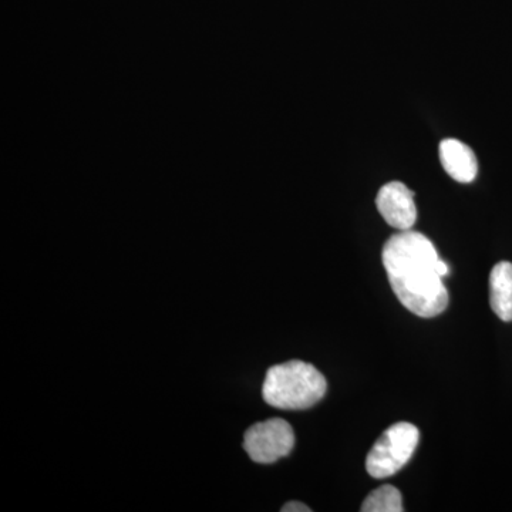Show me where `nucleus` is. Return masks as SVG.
Masks as SVG:
<instances>
[{
  "mask_svg": "<svg viewBox=\"0 0 512 512\" xmlns=\"http://www.w3.org/2000/svg\"><path fill=\"white\" fill-rule=\"evenodd\" d=\"M382 259L404 308L421 318H434L446 311L448 292L443 278L450 268L429 238L412 229L400 231L384 245Z\"/></svg>",
  "mask_w": 512,
  "mask_h": 512,
  "instance_id": "f257e3e1",
  "label": "nucleus"
},
{
  "mask_svg": "<svg viewBox=\"0 0 512 512\" xmlns=\"http://www.w3.org/2000/svg\"><path fill=\"white\" fill-rule=\"evenodd\" d=\"M326 389L325 376L315 366L291 360L266 372L262 396L275 409L306 410L325 397Z\"/></svg>",
  "mask_w": 512,
  "mask_h": 512,
  "instance_id": "f03ea898",
  "label": "nucleus"
},
{
  "mask_svg": "<svg viewBox=\"0 0 512 512\" xmlns=\"http://www.w3.org/2000/svg\"><path fill=\"white\" fill-rule=\"evenodd\" d=\"M419 440V429L413 424H393L370 450L366 460L367 473L377 480L399 473L413 457Z\"/></svg>",
  "mask_w": 512,
  "mask_h": 512,
  "instance_id": "7ed1b4c3",
  "label": "nucleus"
},
{
  "mask_svg": "<svg viewBox=\"0 0 512 512\" xmlns=\"http://www.w3.org/2000/svg\"><path fill=\"white\" fill-rule=\"evenodd\" d=\"M295 433L284 419H269L249 427L244 436V448L252 461L272 464L291 454Z\"/></svg>",
  "mask_w": 512,
  "mask_h": 512,
  "instance_id": "20e7f679",
  "label": "nucleus"
},
{
  "mask_svg": "<svg viewBox=\"0 0 512 512\" xmlns=\"http://www.w3.org/2000/svg\"><path fill=\"white\" fill-rule=\"evenodd\" d=\"M376 205L383 220L394 229L407 231L416 224L417 207L414 192L399 181H392L380 188Z\"/></svg>",
  "mask_w": 512,
  "mask_h": 512,
  "instance_id": "39448f33",
  "label": "nucleus"
},
{
  "mask_svg": "<svg viewBox=\"0 0 512 512\" xmlns=\"http://www.w3.org/2000/svg\"><path fill=\"white\" fill-rule=\"evenodd\" d=\"M440 163L454 181L461 184L473 183L478 173L476 154L467 144L456 138H446L439 147Z\"/></svg>",
  "mask_w": 512,
  "mask_h": 512,
  "instance_id": "423d86ee",
  "label": "nucleus"
},
{
  "mask_svg": "<svg viewBox=\"0 0 512 512\" xmlns=\"http://www.w3.org/2000/svg\"><path fill=\"white\" fill-rule=\"evenodd\" d=\"M490 302L495 315L512 322V264L500 262L490 275Z\"/></svg>",
  "mask_w": 512,
  "mask_h": 512,
  "instance_id": "0eeeda50",
  "label": "nucleus"
},
{
  "mask_svg": "<svg viewBox=\"0 0 512 512\" xmlns=\"http://www.w3.org/2000/svg\"><path fill=\"white\" fill-rule=\"evenodd\" d=\"M402 494L393 485H382L372 491L362 505L363 512H402Z\"/></svg>",
  "mask_w": 512,
  "mask_h": 512,
  "instance_id": "6e6552de",
  "label": "nucleus"
},
{
  "mask_svg": "<svg viewBox=\"0 0 512 512\" xmlns=\"http://www.w3.org/2000/svg\"><path fill=\"white\" fill-rule=\"evenodd\" d=\"M311 508L306 507L305 504L298 503V501H292V503L285 504L282 507V512H309Z\"/></svg>",
  "mask_w": 512,
  "mask_h": 512,
  "instance_id": "1a4fd4ad",
  "label": "nucleus"
}]
</instances>
